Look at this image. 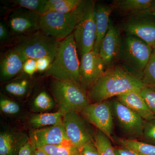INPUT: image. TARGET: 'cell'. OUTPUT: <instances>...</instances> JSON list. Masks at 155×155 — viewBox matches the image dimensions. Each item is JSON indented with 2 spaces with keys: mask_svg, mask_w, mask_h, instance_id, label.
Masks as SVG:
<instances>
[{
  "mask_svg": "<svg viewBox=\"0 0 155 155\" xmlns=\"http://www.w3.org/2000/svg\"><path fill=\"white\" fill-rule=\"evenodd\" d=\"M145 87L141 78L119 65L107 68L87 91L91 103L107 101L127 92L140 91Z\"/></svg>",
  "mask_w": 155,
  "mask_h": 155,
  "instance_id": "cell-1",
  "label": "cell"
},
{
  "mask_svg": "<svg viewBox=\"0 0 155 155\" xmlns=\"http://www.w3.org/2000/svg\"><path fill=\"white\" fill-rule=\"evenodd\" d=\"M77 50L73 33L61 40L46 75L54 79L70 81L81 85L80 62Z\"/></svg>",
  "mask_w": 155,
  "mask_h": 155,
  "instance_id": "cell-2",
  "label": "cell"
},
{
  "mask_svg": "<svg viewBox=\"0 0 155 155\" xmlns=\"http://www.w3.org/2000/svg\"><path fill=\"white\" fill-rule=\"evenodd\" d=\"M90 1H83L77 8L68 13L49 12L41 16L40 30L59 41L73 33L83 17Z\"/></svg>",
  "mask_w": 155,
  "mask_h": 155,
  "instance_id": "cell-3",
  "label": "cell"
},
{
  "mask_svg": "<svg viewBox=\"0 0 155 155\" xmlns=\"http://www.w3.org/2000/svg\"><path fill=\"white\" fill-rule=\"evenodd\" d=\"M51 90L58 106V111L63 116L71 112L80 113L91 103L87 91L74 82L54 79Z\"/></svg>",
  "mask_w": 155,
  "mask_h": 155,
  "instance_id": "cell-4",
  "label": "cell"
},
{
  "mask_svg": "<svg viewBox=\"0 0 155 155\" xmlns=\"http://www.w3.org/2000/svg\"><path fill=\"white\" fill-rule=\"evenodd\" d=\"M153 48L137 37L125 34L122 38L119 59L127 70L140 78L152 54Z\"/></svg>",
  "mask_w": 155,
  "mask_h": 155,
  "instance_id": "cell-5",
  "label": "cell"
},
{
  "mask_svg": "<svg viewBox=\"0 0 155 155\" xmlns=\"http://www.w3.org/2000/svg\"><path fill=\"white\" fill-rule=\"evenodd\" d=\"M60 41L39 30L22 39L14 48L25 61L29 58L37 60L44 57L53 61Z\"/></svg>",
  "mask_w": 155,
  "mask_h": 155,
  "instance_id": "cell-6",
  "label": "cell"
},
{
  "mask_svg": "<svg viewBox=\"0 0 155 155\" xmlns=\"http://www.w3.org/2000/svg\"><path fill=\"white\" fill-rule=\"evenodd\" d=\"M66 133L72 145L78 150L94 144L95 130L79 113L71 112L63 116Z\"/></svg>",
  "mask_w": 155,
  "mask_h": 155,
  "instance_id": "cell-7",
  "label": "cell"
},
{
  "mask_svg": "<svg viewBox=\"0 0 155 155\" xmlns=\"http://www.w3.org/2000/svg\"><path fill=\"white\" fill-rule=\"evenodd\" d=\"M109 102L114 119L125 138H141L144 120L117 99L110 100Z\"/></svg>",
  "mask_w": 155,
  "mask_h": 155,
  "instance_id": "cell-8",
  "label": "cell"
},
{
  "mask_svg": "<svg viewBox=\"0 0 155 155\" xmlns=\"http://www.w3.org/2000/svg\"><path fill=\"white\" fill-rule=\"evenodd\" d=\"M95 2L90 1L85 13L73 32L77 50L81 56L93 51L96 38Z\"/></svg>",
  "mask_w": 155,
  "mask_h": 155,
  "instance_id": "cell-9",
  "label": "cell"
},
{
  "mask_svg": "<svg viewBox=\"0 0 155 155\" xmlns=\"http://www.w3.org/2000/svg\"><path fill=\"white\" fill-rule=\"evenodd\" d=\"M125 34L141 39L152 48L155 45V16L146 11L130 15L122 22Z\"/></svg>",
  "mask_w": 155,
  "mask_h": 155,
  "instance_id": "cell-10",
  "label": "cell"
},
{
  "mask_svg": "<svg viewBox=\"0 0 155 155\" xmlns=\"http://www.w3.org/2000/svg\"><path fill=\"white\" fill-rule=\"evenodd\" d=\"M79 114L113 141L114 118L109 101L91 103Z\"/></svg>",
  "mask_w": 155,
  "mask_h": 155,
  "instance_id": "cell-11",
  "label": "cell"
},
{
  "mask_svg": "<svg viewBox=\"0 0 155 155\" xmlns=\"http://www.w3.org/2000/svg\"><path fill=\"white\" fill-rule=\"evenodd\" d=\"M10 12L8 23L12 33L31 34L40 30L41 15L23 8L12 9Z\"/></svg>",
  "mask_w": 155,
  "mask_h": 155,
  "instance_id": "cell-12",
  "label": "cell"
},
{
  "mask_svg": "<svg viewBox=\"0 0 155 155\" xmlns=\"http://www.w3.org/2000/svg\"><path fill=\"white\" fill-rule=\"evenodd\" d=\"M105 70L100 54L94 50L81 57L80 79L81 86L87 91Z\"/></svg>",
  "mask_w": 155,
  "mask_h": 155,
  "instance_id": "cell-13",
  "label": "cell"
},
{
  "mask_svg": "<svg viewBox=\"0 0 155 155\" xmlns=\"http://www.w3.org/2000/svg\"><path fill=\"white\" fill-rule=\"evenodd\" d=\"M29 139L35 148L44 146L72 145L64 123L35 129L30 132Z\"/></svg>",
  "mask_w": 155,
  "mask_h": 155,
  "instance_id": "cell-14",
  "label": "cell"
},
{
  "mask_svg": "<svg viewBox=\"0 0 155 155\" xmlns=\"http://www.w3.org/2000/svg\"><path fill=\"white\" fill-rule=\"evenodd\" d=\"M121 41L119 30L110 21L107 32L101 43L99 52L105 70L113 66L114 61L119 58Z\"/></svg>",
  "mask_w": 155,
  "mask_h": 155,
  "instance_id": "cell-15",
  "label": "cell"
},
{
  "mask_svg": "<svg viewBox=\"0 0 155 155\" xmlns=\"http://www.w3.org/2000/svg\"><path fill=\"white\" fill-rule=\"evenodd\" d=\"M24 59L19 53L13 48L6 51L0 61V75L2 81L12 79L23 69Z\"/></svg>",
  "mask_w": 155,
  "mask_h": 155,
  "instance_id": "cell-16",
  "label": "cell"
},
{
  "mask_svg": "<svg viewBox=\"0 0 155 155\" xmlns=\"http://www.w3.org/2000/svg\"><path fill=\"white\" fill-rule=\"evenodd\" d=\"M116 99L139 115L144 120L153 119L155 115L147 105L140 91H132L116 97Z\"/></svg>",
  "mask_w": 155,
  "mask_h": 155,
  "instance_id": "cell-17",
  "label": "cell"
},
{
  "mask_svg": "<svg viewBox=\"0 0 155 155\" xmlns=\"http://www.w3.org/2000/svg\"><path fill=\"white\" fill-rule=\"evenodd\" d=\"M112 11L113 7L107 5H99L95 7L96 38L93 50L97 53H99L101 43L107 32Z\"/></svg>",
  "mask_w": 155,
  "mask_h": 155,
  "instance_id": "cell-18",
  "label": "cell"
},
{
  "mask_svg": "<svg viewBox=\"0 0 155 155\" xmlns=\"http://www.w3.org/2000/svg\"><path fill=\"white\" fill-rule=\"evenodd\" d=\"M29 138L19 132L5 131L0 134V155H18Z\"/></svg>",
  "mask_w": 155,
  "mask_h": 155,
  "instance_id": "cell-19",
  "label": "cell"
},
{
  "mask_svg": "<svg viewBox=\"0 0 155 155\" xmlns=\"http://www.w3.org/2000/svg\"><path fill=\"white\" fill-rule=\"evenodd\" d=\"M153 0H117L114 7L122 14L134 15L145 12L150 7Z\"/></svg>",
  "mask_w": 155,
  "mask_h": 155,
  "instance_id": "cell-20",
  "label": "cell"
},
{
  "mask_svg": "<svg viewBox=\"0 0 155 155\" xmlns=\"http://www.w3.org/2000/svg\"><path fill=\"white\" fill-rule=\"evenodd\" d=\"M113 141L119 146L131 150L139 155H155V145L137 139L113 136Z\"/></svg>",
  "mask_w": 155,
  "mask_h": 155,
  "instance_id": "cell-21",
  "label": "cell"
},
{
  "mask_svg": "<svg viewBox=\"0 0 155 155\" xmlns=\"http://www.w3.org/2000/svg\"><path fill=\"white\" fill-rule=\"evenodd\" d=\"M30 125L35 129L63 124V116L58 111L54 113H41L32 115L29 119Z\"/></svg>",
  "mask_w": 155,
  "mask_h": 155,
  "instance_id": "cell-22",
  "label": "cell"
},
{
  "mask_svg": "<svg viewBox=\"0 0 155 155\" xmlns=\"http://www.w3.org/2000/svg\"><path fill=\"white\" fill-rule=\"evenodd\" d=\"M47 0H9L5 1V5L10 8H23L42 15L44 14Z\"/></svg>",
  "mask_w": 155,
  "mask_h": 155,
  "instance_id": "cell-23",
  "label": "cell"
},
{
  "mask_svg": "<svg viewBox=\"0 0 155 155\" xmlns=\"http://www.w3.org/2000/svg\"><path fill=\"white\" fill-rule=\"evenodd\" d=\"M82 2V0H47L44 14L49 12L70 13L77 8Z\"/></svg>",
  "mask_w": 155,
  "mask_h": 155,
  "instance_id": "cell-24",
  "label": "cell"
},
{
  "mask_svg": "<svg viewBox=\"0 0 155 155\" xmlns=\"http://www.w3.org/2000/svg\"><path fill=\"white\" fill-rule=\"evenodd\" d=\"M94 144L100 155H116L110 139L97 129L95 130Z\"/></svg>",
  "mask_w": 155,
  "mask_h": 155,
  "instance_id": "cell-25",
  "label": "cell"
},
{
  "mask_svg": "<svg viewBox=\"0 0 155 155\" xmlns=\"http://www.w3.org/2000/svg\"><path fill=\"white\" fill-rule=\"evenodd\" d=\"M55 105L54 101L46 92L43 91L37 95L33 102V109L37 112L51 110Z\"/></svg>",
  "mask_w": 155,
  "mask_h": 155,
  "instance_id": "cell-26",
  "label": "cell"
},
{
  "mask_svg": "<svg viewBox=\"0 0 155 155\" xmlns=\"http://www.w3.org/2000/svg\"><path fill=\"white\" fill-rule=\"evenodd\" d=\"M29 88V82L25 78H21L7 84L5 89L7 92L14 96L22 97L25 95Z\"/></svg>",
  "mask_w": 155,
  "mask_h": 155,
  "instance_id": "cell-27",
  "label": "cell"
},
{
  "mask_svg": "<svg viewBox=\"0 0 155 155\" xmlns=\"http://www.w3.org/2000/svg\"><path fill=\"white\" fill-rule=\"evenodd\" d=\"M49 155H81L79 150L72 145L44 146L39 147Z\"/></svg>",
  "mask_w": 155,
  "mask_h": 155,
  "instance_id": "cell-28",
  "label": "cell"
},
{
  "mask_svg": "<svg viewBox=\"0 0 155 155\" xmlns=\"http://www.w3.org/2000/svg\"><path fill=\"white\" fill-rule=\"evenodd\" d=\"M141 79L145 87L155 91V54L153 52Z\"/></svg>",
  "mask_w": 155,
  "mask_h": 155,
  "instance_id": "cell-29",
  "label": "cell"
},
{
  "mask_svg": "<svg viewBox=\"0 0 155 155\" xmlns=\"http://www.w3.org/2000/svg\"><path fill=\"white\" fill-rule=\"evenodd\" d=\"M142 141L155 145V117L149 120H144Z\"/></svg>",
  "mask_w": 155,
  "mask_h": 155,
  "instance_id": "cell-30",
  "label": "cell"
},
{
  "mask_svg": "<svg viewBox=\"0 0 155 155\" xmlns=\"http://www.w3.org/2000/svg\"><path fill=\"white\" fill-rule=\"evenodd\" d=\"M1 110L7 114L15 115L19 113L20 107L17 103L5 98H2L0 100Z\"/></svg>",
  "mask_w": 155,
  "mask_h": 155,
  "instance_id": "cell-31",
  "label": "cell"
},
{
  "mask_svg": "<svg viewBox=\"0 0 155 155\" xmlns=\"http://www.w3.org/2000/svg\"><path fill=\"white\" fill-rule=\"evenodd\" d=\"M140 94L148 107L155 115V91L145 87L140 91Z\"/></svg>",
  "mask_w": 155,
  "mask_h": 155,
  "instance_id": "cell-32",
  "label": "cell"
},
{
  "mask_svg": "<svg viewBox=\"0 0 155 155\" xmlns=\"http://www.w3.org/2000/svg\"><path fill=\"white\" fill-rule=\"evenodd\" d=\"M22 71L26 75L29 76L33 75L37 71L36 60L31 58L27 59L23 64Z\"/></svg>",
  "mask_w": 155,
  "mask_h": 155,
  "instance_id": "cell-33",
  "label": "cell"
},
{
  "mask_svg": "<svg viewBox=\"0 0 155 155\" xmlns=\"http://www.w3.org/2000/svg\"><path fill=\"white\" fill-rule=\"evenodd\" d=\"M37 70L39 72H45L48 69L53 60L48 57H44L36 60Z\"/></svg>",
  "mask_w": 155,
  "mask_h": 155,
  "instance_id": "cell-34",
  "label": "cell"
},
{
  "mask_svg": "<svg viewBox=\"0 0 155 155\" xmlns=\"http://www.w3.org/2000/svg\"><path fill=\"white\" fill-rule=\"evenodd\" d=\"M81 155H100L94 144L84 146L79 150Z\"/></svg>",
  "mask_w": 155,
  "mask_h": 155,
  "instance_id": "cell-35",
  "label": "cell"
},
{
  "mask_svg": "<svg viewBox=\"0 0 155 155\" xmlns=\"http://www.w3.org/2000/svg\"><path fill=\"white\" fill-rule=\"evenodd\" d=\"M35 148V147L29 139L28 141L21 147L18 155H33Z\"/></svg>",
  "mask_w": 155,
  "mask_h": 155,
  "instance_id": "cell-36",
  "label": "cell"
},
{
  "mask_svg": "<svg viewBox=\"0 0 155 155\" xmlns=\"http://www.w3.org/2000/svg\"><path fill=\"white\" fill-rule=\"evenodd\" d=\"M114 150L116 155H139L131 150L119 146L114 147Z\"/></svg>",
  "mask_w": 155,
  "mask_h": 155,
  "instance_id": "cell-37",
  "label": "cell"
},
{
  "mask_svg": "<svg viewBox=\"0 0 155 155\" xmlns=\"http://www.w3.org/2000/svg\"><path fill=\"white\" fill-rule=\"evenodd\" d=\"M9 37V32L5 24L2 22L0 23V40L5 41Z\"/></svg>",
  "mask_w": 155,
  "mask_h": 155,
  "instance_id": "cell-38",
  "label": "cell"
},
{
  "mask_svg": "<svg viewBox=\"0 0 155 155\" xmlns=\"http://www.w3.org/2000/svg\"><path fill=\"white\" fill-rule=\"evenodd\" d=\"M146 12L155 16V0H153L150 7L147 10Z\"/></svg>",
  "mask_w": 155,
  "mask_h": 155,
  "instance_id": "cell-39",
  "label": "cell"
},
{
  "mask_svg": "<svg viewBox=\"0 0 155 155\" xmlns=\"http://www.w3.org/2000/svg\"><path fill=\"white\" fill-rule=\"evenodd\" d=\"M33 155H49L45 152L39 148H35L34 150Z\"/></svg>",
  "mask_w": 155,
  "mask_h": 155,
  "instance_id": "cell-40",
  "label": "cell"
},
{
  "mask_svg": "<svg viewBox=\"0 0 155 155\" xmlns=\"http://www.w3.org/2000/svg\"><path fill=\"white\" fill-rule=\"evenodd\" d=\"M153 52L155 54V45L153 48Z\"/></svg>",
  "mask_w": 155,
  "mask_h": 155,
  "instance_id": "cell-41",
  "label": "cell"
}]
</instances>
